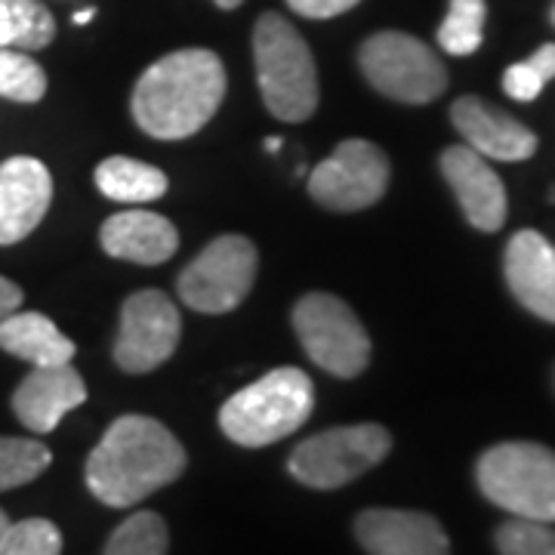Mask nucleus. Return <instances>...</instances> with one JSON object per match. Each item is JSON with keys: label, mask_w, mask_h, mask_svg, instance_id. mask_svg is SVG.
I'll return each mask as SVG.
<instances>
[{"label": "nucleus", "mask_w": 555, "mask_h": 555, "mask_svg": "<svg viewBox=\"0 0 555 555\" xmlns=\"http://www.w3.org/2000/svg\"><path fill=\"white\" fill-rule=\"evenodd\" d=\"M185 469V448L152 416H118L87 460V488L105 506L130 509Z\"/></svg>", "instance_id": "f257e3e1"}, {"label": "nucleus", "mask_w": 555, "mask_h": 555, "mask_svg": "<svg viewBox=\"0 0 555 555\" xmlns=\"http://www.w3.org/2000/svg\"><path fill=\"white\" fill-rule=\"evenodd\" d=\"M225 96V68L214 50H177L167 53L133 90V118L139 130L155 139L195 137L217 115Z\"/></svg>", "instance_id": "f03ea898"}, {"label": "nucleus", "mask_w": 555, "mask_h": 555, "mask_svg": "<svg viewBox=\"0 0 555 555\" xmlns=\"http://www.w3.org/2000/svg\"><path fill=\"white\" fill-rule=\"evenodd\" d=\"M315 408V386L299 367H278L244 386L219 411V429L241 448L294 436Z\"/></svg>", "instance_id": "7ed1b4c3"}, {"label": "nucleus", "mask_w": 555, "mask_h": 555, "mask_svg": "<svg viewBox=\"0 0 555 555\" xmlns=\"http://www.w3.org/2000/svg\"><path fill=\"white\" fill-rule=\"evenodd\" d=\"M254 62L269 115L287 124L309 120L318 108V68L309 43L278 13H262L254 28Z\"/></svg>", "instance_id": "20e7f679"}, {"label": "nucleus", "mask_w": 555, "mask_h": 555, "mask_svg": "<svg viewBox=\"0 0 555 555\" xmlns=\"http://www.w3.org/2000/svg\"><path fill=\"white\" fill-rule=\"evenodd\" d=\"M481 494L513 518L555 525V451L534 441H503L476 466Z\"/></svg>", "instance_id": "39448f33"}, {"label": "nucleus", "mask_w": 555, "mask_h": 555, "mask_svg": "<svg viewBox=\"0 0 555 555\" xmlns=\"http://www.w3.org/2000/svg\"><path fill=\"white\" fill-rule=\"evenodd\" d=\"M358 65L367 83L386 100L426 105L448 87V72L436 53L404 31H377L361 43Z\"/></svg>", "instance_id": "423d86ee"}, {"label": "nucleus", "mask_w": 555, "mask_h": 555, "mask_svg": "<svg viewBox=\"0 0 555 555\" xmlns=\"http://www.w3.org/2000/svg\"><path fill=\"white\" fill-rule=\"evenodd\" d=\"M392 451V436L377 423L337 426L306 438L287 460L291 476L315 491H334L379 466Z\"/></svg>", "instance_id": "0eeeda50"}, {"label": "nucleus", "mask_w": 555, "mask_h": 555, "mask_svg": "<svg viewBox=\"0 0 555 555\" xmlns=\"http://www.w3.org/2000/svg\"><path fill=\"white\" fill-rule=\"evenodd\" d=\"M294 331L306 356L334 377L352 379L371 364V337L364 324L334 294H309L299 299Z\"/></svg>", "instance_id": "6e6552de"}, {"label": "nucleus", "mask_w": 555, "mask_h": 555, "mask_svg": "<svg viewBox=\"0 0 555 555\" xmlns=\"http://www.w3.org/2000/svg\"><path fill=\"white\" fill-rule=\"evenodd\" d=\"M257 247L244 235H219L192 259L177 287L182 302L195 312L222 315L238 309L257 278Z\"/></svg>", "instance_id": "1a4fd4ad"}, {"label": "nucleus", "mask_w": 555, "mask_h": 555, "mask_svg": "<svg viewBox=\"0 0 555 555\" xmlns=\"http://www.w3.org/2000/svg\"><path fill=\"white\" fill-rule=\"evenodd\" d=\"M389 189V158L367 139H346L309 173V195L324 210L356 214L377 204Z\"/></svg>", "instance_id": "9d476101"}, {"label": "nucleus", "mask_w": 555, "mask_h": 555, "mask_svg": "<svg viewBox=\"0 0 555 555\" xmlns=\"http://www.w3.org/2000/svg\"><path fill=\"white\" fill-rule=\"evenodd\" d=\"M182 337L179 309L160 291H139L120 306L115 361L127 374H149L177 352Z\"/></svg>", "instance_id": "9b49d317"}, {"label": "nucleus", "mask_w": 555, "mask_h": 555, "mask_svg": "<svg viewBox=\"0 0 555 555\" xmlns=\"http://www.w3.org/2000/svg\"><path fill=\"white\" fill-rule=\"evenodd\" d=\"M53 201V177L38 158L0 164V247L20 244L38 229Z\"/></svg>", "instance_id": "f8f14e48"}, {"label": "nucleus", "mask_w": 555, "mask_h": 555, "mask_svg": "<svg viewBox=\"0 0 555 555\" xmlns=\"http://www.w3.org/2000/svg\"><path fill=\"white\" fill-rule=\"evenodd\" d=\"M441 173L454 189L456 201L466 219L478 232H496L506 222V189L491 170L488 158H481L469 145H451L441 152Z\"/></svg>", "instance_id": "ddd939ff"}, {"label": "nucleus", "mask_w": 555, "mask_h": 555, "mask_svg": "<svg viewBox=\"0 0 555 555\" xmlns=\"http://www.w3.org/2000/svg\"><path fill=\"white\" fill-rule=\"evenodd\" d=\"M356 537L367 555H451L438 518L411 509H364Z\"/></svg>", "instance_id": "4468645a"}, {"label": "nucleus", "mask_w": 555, "mask_h": 555, "mask_svg": "<svg viewBox=\"0 0 555 555\" xmlns=\"http://www.w3.org/2000/svg\"><path fill=\"white\" fill-rule=\"evenodd\" d=\"M87 401V386L78 371L68 364L31 367L13 392V414L31 433H53L62 416Z\"/></svg>", "instance_id": "2eb2a0df"}, {"label": "nucleus", "mask_w": 555, "mask_h": 555, "mask_svg": "<svg viewBox=\"0 0 555 555\" xmlns=\"http://www.w3.org/2000/svg\"><path fill=\"white\" fill-rule=\"evenodd\" d=\"M451 120L460 137L466 139V145L476 149L481 158L528 160L537 152V137L521 120L478 96L456 100Z\"/></svg>", "instance_id": "dca6fc26"}, {"label": "nucleus", "mask_w": 555, "mask_h": 555, "mask_svg": "<svg viewBox=\"0 0 555 555\" xmlns=\"http://www.w3.org/2000/svg\"><path fill=\"white\" fill-rule=\"evenodd\" d=\"M506 284L516 299L543 321L555 324V247L534 229H521L506 244Z\"/></svg>", "instance_id": "f3484780"}, {"label": "nucleus", "mask_w": 555, "mask_h": 555, "mask_svg": "<svg viewBox=\"0 0 555 555\" xmlns=\"http://www.w3.org/2000/svg\"><path fill=\"white\" fill-rule=\"evenodd\" d=\"M100 244L108 257L137 266H158L177 254L179 232L170 219L152 210H120L102 222Z\"/></svg>", "instance_id": "a211bd4d"}, {"label": "nucleus", "mask_w": 555, "mask_h": 555, "mask_svg": "<svg viewBox=\"0 0 555 555\" xmlns=\"http://www.w3.org/2000/svg\"><path fill=\"white\" fill-rule=\"evenodd\" d=\"M0 349L28 361L31 367L68 364L75 358V343L40 312H10L0 318Z\"/></svg>", "instance_id": "6ab92c4d"}, {"label": "nucleus", "mask_w": 555, "mask_h": 555, "mask_svg": "<svg viewBox=\"0 0 555 555\" xmlns=\"http://www.w3.org/2000/svg\"><path fill=\"white\" fill-rule=\"evenodd\" d=\"M96 189L105 198L124 201V204H142V201H158L167 192L164 170L137 158H105L96 167Z\"/></svg>", "instance_id": "aec40b11"}, {"label": "nucleus", "mask_w": 555, "mask_h": 555, "mask_svg": "<svg viewBox=\"0 0 555 555\" xmlns=\"http://www.w3.org/2000/svg\"><path fill=\"white\" fill-rule=\"evenodd\" d=\"M0 22L10 31L13 50H43L56 38V22L40 0H0Z\"/></svg>", "instance_id": "412c9836"}, {"label": "nucleus", "mask_w": 555, "mask_h": 555, "mask_svg": "<svg viewBox=\"0 0 555 555\" xmlns=\"http://www.w3.org/2000/svg\"><path fill=\"white\" fill-rule=\"evenodd\" d=\"M485 0H451L448 16L438 28V43L451 56H473L485 40Z\"/></svg>", "instance_id": "4be33fe9"}, {"label": "nucleus", "mask_w": 555, "mask_h": 555, "mask_svg": "<svg viewBox=\"0 0 555 555\" xmlns=\"http://www.w3.org/2000/svg\"><path fill=\"white\" fill-rule=\"evenodd\" d=\"M170 534L158 513H133L108 537L102 555H167Z\"/></svg>", "instance_id": "5701e85b"}, {"label": "nucleus", "mask_w": 555, "mask_h": 555, "mask_svg": "<svg viewBox=\"0 0 555 555\" xmlns=\"http://www.w3.org/2000/svg\"><path fill=\"white\" fill-rule=\"evenodd\" d=\"M43 93H47V75L38 62L25 50L0 47V96L31 105L43 100Z\"/></svg>", "instance_id": "b1692460"}, {"label": "nucleus", "mask_w": 555, "mask_h": 555, "mask_svg": "<svg viewBox=\"0 0 555 555\" xmlns=\"http://www.w3.org/2000/svg\"><path fill=\"white\" fill-rule=\"evenodd\" d=\"M50 448L35 438H0V491L22 488L50 466Z\"/></svg>", "instance_id": "393cba45"}, {"label": "nucleus", "mask_w": 555, "mask_h": 555, "mask_svg": "<svg viewBox=\"0 0 555 555\" xmlns=\"http://www.w3.org/2000/svg\"><path fill=\"white\" fill-rule=\"evenodd\" d=\"M555 78V43H543L531 60L516 62L503 75V90L516 102H531Z\"/></svg>", "instance_id": "a878e982"}, {"label": "nucleus", "mask_w": 555, "mask_h": 555, "mask_svg": "<svg viewBox=\"0 0 555 555\" xmlns=\"http://www.w3.org/2000/svg\"><path fill=\"white\" fill-rule=\"evenodd\" d=\"M60 528L47 518H25L0 537V555H60Z\"/></svg>", "instance_id": "bb28decb"}, {"label": "nucleus", "mask_w": 555, "mask_h": 555, "mask_svg": "<svg viewBox=\"0 0 555 555\" xmlns=\"http://www.w3.org/2000/svg\"><path fill=\"white\" fill-rule=\"evenodd\" d=\"M500 555H555V528L546 521L513 518L496 528Z\"/></svg>", "instance_id": "cd10ccee"}, {"label": "nucleus", "mask_w": 555, "mask_h": 555, "mask_svg": "<svg viewBox=\"0 0 555 555\" xmlns=\"http://www.w3.org/2000/svg\"><path fill=\"white\" fill-rule=\"evenodd\" d=\"M361 0H287V7L306 20H334L339 13L358 7Z\"/></svg>", "instance_id": "c85d7f7f"}, {"label": "nucleus", "mask_w": 555, "mask_h": 555, "mask_svg": "<svg viewBox=\"0 0 555 555\" xmlns=\"http://www.w3.org/2000/svg\"><path fill=\"white\" fill-rule=\"evenodd\" d=\"M22 302V287L13 284L10 278L0 275V318H7L10 312H16Z\"/></svg>", "instance_id": "c756f323"}, {"label": "nucleus", "mask_w": 555, "mask_h": 555, "mask_svg": "<svg viewBox=\"0 0 555 555\" xmlns=\"http://www.w3.org/2000/svg\"><path fill=\"white\" fill-rule=\"evenodd\" d=\"M93 16H96V10H80V13H75V25H87Z\"/></svg>", "instance_id": "7c9ffc66"}, {"label": "nucleus", "mask_w": 555, "mask_h": 555, "mask_svg": "<svg viewBox=\"0 0 555 555\" xmlns=\"http://www.w3.org/2000/svg\"><path fill=\"white\" fill-rule=\"evenodd\" d=\"M262 145H266V152H281V145H284V142H281V137H269Z\"/></svg>", "instance_id": "2f4dec72"}, {"label": "nucleus", "mask_w": 555, "mask_h": 555, "mask_svg": "<svg viewBox=\"0 0 555 555\" xmlns=\"http://www.w3.org/2000/svg\"><path fill=\"white\" fill-rule=\"evenodd\" d=\"M214 3H217L219 10H235V7H241L244 0H214Z\"/></svg>", "instance_id": "473e14b6"}, {"label": "nucleus", "mask_w": 555, "mask_h": 555, "mask_svg": "<svg viewBox=\"0 0 555 555\" xmlns=\"http://www.w3.org/2000/svg\"><path fill=\"white\" fill-rule=\"evenodd\" d=\"M0 47H10V31H7L3 22H0Z\"/></svg>", "instance_id": "72a5a7b5"}, {"label": "nucleus", "mask_w": 555, "mask_h": 555, "mask_svg": "<svg viewBox=\"0 0 555 555\" xmlns=\"http://www.w3.org/2000/svg\"><path fill=\"white\" fill-rule=\"evenodd\" d=\"M7 528H10V518H7V513L0 509V537H3V531H7Z\"/></svg>", "instance_id": "f704fd0d"}, {"label": "nucleus", "mask_w": 555, "mask_h": 555, "mask_svg": "<svg viewBox=\"0 0 555 555\" xmlns=\"http://www.w3.org/2000/svg\"><path fill=\"white\" fill-rule=\"evenodd\" d=\"M550 20H553V25H555V3H553V10H550Z\"/></svg>", "instance_id": "c9c22d12"}, {"label": "nucleus", "mask_w": 555, "mask_h": 555, "mask_svg": "<svg viewBox=\"0 0 555 555\" xmlns=\"http://www.w3.org/2000/svg\"><path fill=\"white\" fill-rule=\"evenodd\" d=\"M553 379H555V377H553Z\"/></svg>", "instance_id": "e433bc0d"}]
</instances>
